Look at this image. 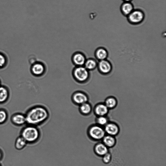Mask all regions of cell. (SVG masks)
I'll use <instances>...</instances> for the list:
<instances>
[{"mask_svg": "<svg viewBox=\"0 0 166 166\" xmlns=\"http://www.w3.org/2000/svg\"><path fill=\"white\" fill-rule=\"evenodd\" d=\"M25 116L26 123L29 125L36 126L47 120L49 117V113L44 107L37 106L29 110Z\"/></svg>", "mask_w": 166, "mask_h": 166, "instance_id": "6da1fadb", "label": "cell"}, {"mask_svg": "<svg viewBox=\"0 0 166 166\" xmlns=\"http://www.w3.org/2000/svg\"><path fill=\"white\" fill-rule=\"evenodd\" d=\"M40 136V131L36 126L29 125L24 127L21 132V136L28 143L37 142Z\"/></svg>", "mask_w": 166, "mask_h": 166, "instance_id": "7a4b0ae2", "label": "cell"}, {"mask_svg": "<svg viewBox=\"0 0 166 166\" xmlns=\"http://www.w3.org/2000/svg\"><path fill=\"white\" fill-rule=\"evenodd\" d=\"M73 73L75 79L80 83L87 81L90 76L89 71L84 66H77L74 69Z\"/></svg>", "mask_w": 166, "mask_h": 166, "instance_id": "3957f363", "label": "cell"}, {"mask_svg": "<svg viewBox=\"0 0 166 166\" xmlns=\"http://www.w3.org/2000/svg\"><path fill=\"white\" fill-rule=\"evenodd\" d=\"M89 136L93 140L99 141L105 136L106 133L101 127L98 125L91 126L88 129Z\"/></svg>", "mask_w": 166, "mask_h": 166, "instance_id": "277c9868", "label": "cell"}, {"mask_svg": "<svg viewBox=\"0 0 166 166\" xmlns=\"http://www.w3.org/2000/svg\"><path fill=\"white\" fill-rule=\"evenodd\" d=\"M72 100L75 104L80 106L82 104L88 102V98L85 93L78 91L75 92L73 94Z\"/></svg>", "mask_w": 166, "mask_h": 166, "instance_id": "5b68a950", "label": "cell"}, {"mask_svg": "<svg viewBox=\"0 0 166 166\" xmlns=\"http://www.w3.org/2000/svg\"><path fill=\"white\" fill-rule=\"evenodd\" d=\"M45 68L43 64L37 63L33 65L31 68V72L33 74L36 76H40L44 74Z\"/></svg>", "mask_w": 166, "mask_h": 166, "instance_id": "8992f818", "label": "cell"}, {"mask_svg": "<svg viewBox=\"0 0 166 166\" xmlns=\"http://www.w3.org/2000/svg\"><path fill=\"white\" fill-rule=\"evenodd\" d=\"M144 18L143 13L139 11H135L131 13L129 16V19L130 22L138 23L142 22Z\"/></svg>", "mask_w": 166, "mask_h": 166, "instance_id": "52a82bcc", "label": "cell"}, {"mask_svg": "<svg viewBox=\"0 0 166 166\" xmlns=\"http://www.w3.org/2000/svg\"><path fill=\"white\" fill-rule=\"evenodd\" d=\"M94 151L97 155L100 156H103L108 153V148L103 143H98L95 146Z\"/></svg>", "mask_w": 166, "mask_h": 166, "instance_id": "ba28073f", "label": "cell"}, {"mask_svg": "<svg viewBox=\"0 0 166 166\" xmlns=\"http://www.w3.org/2000/svg\"><path fill=\"white\" fill-rule=\"evenodd\" d=\"M104 131L108 135L114 136L118 134L119 128L116 125L113 123H109L106 125Z\"/></svg>", "mask_w": 166, "mask_h": 166, "instance_id": "9c48e42d", "label": "cell"}, {"mask_svg": "<svg viewBox=\"0 0 166 166\" xmlns=\"http://www.w3.org/2000/svg\"><path fill=\"white\" fill-rule=\"evenodd\" d=\"M73 60L77 66H84L86 60L84 55L82 53H75L73 56Z\"/></svg>", "mask_w": 166, "mask_h": 166, "instance_id": "30bf717a", "label": "cell"}, {"mask_svg": "<svg viewBox=\"0 0 166 166\" xmlns=\"http://www.w3.org/2000/svg\"><path fill=\"white\" fill-rule=\"evenodd\" d=\"M13 123L17 125H22L26 123L25 116L21 113H17L13 116L12 118Z\"/></svg>", "mask_w": 166, "mask_h": 166, "instance_id": "8fae6325", "label": "cell"}, {"mask_svg": "<svg viewBox=\"0 0 166 166\" xmlns=\"http://www.w3.org/2000/svg\"><path fill=\"white\" fill-rule=\"evenodd\" d=\"M102 140L103 143L108 148L114 146L116 143L114 137L108 135L105 136Z\"/></svg>", "mask_w": 166, "mask_h": 166, "instance_id": "7c38bea8", "label": "cell"}, {"mask_svg": "<svg viewBox=\"0 0 166 166\" xmlns=\"http://www.w3.org/2000/svg\"><path fill=\"white\" fill-rule=\"evenodd\" d=\"M100 71L102 73H109L111 69V66L108 61L102 60L99 62L98 65Z\"/></svg>", "mask_w": 166, "mask_h": 166, "instance_id": "4fadbf2b", "label": "cell"}, {"mask_svg": "<svg viewBox=\"0 0 166 166\" xmlns=\"http://www.w3.org/2000/svg\"><path fill=\"white\" fill-rule=\"evenodd\" d=\"M108 108L106 105L99 104L96 106L94 112L96 114L99 116H103L107 114Z\"/></svg>", "mask_w": 166, "mask_h": 166, "instance_id": "5bb4252c", "label": "cell"}, {"mask_svg": "<svg viewBox=\"0 0 166 166\" xmlns=\"http://www.w3.org/2000/svg\"><path fill=\"white\" fill-rule=\"evenodd\" d=\"M79 110L81 113L83 115H88L92 111V106L89 103L87 102L80 105Z\"/></svg>", "mask_w": 166, "mask_h": 166, "instance_id": "9a60e30c", "label": "cell"}, {"mask_svg": "<svg viewBox=\"0 0 166 166\" xmlns=\"http://www.w3.org/2000/svg\"><path fill=\"white\" fill-rule=\"evenodd\" d=\"M28 143L25 140V139L20 136L17 138L15 142V147L17 150H20L27 145Z\"/></svg>", "mask_w": 166, "mask_h": 166, "instance_id": "2e32d148", "label": "cell"}, {"mask_svg": "<svg viewBox=\"0 0 166 166\" xmlns=\"http://www.w3.org/2000/svg\"><path fill=\"white\" fill-rule=\"evenodd\" d=\"M8 92L5 87L0 86V103L6 101L8 97Z\"/></svg>", "mask_w": 166, "mask_h": 166, "instance_id": "e0dca14e", "label": "cell"}, {"mask_svg": "<svg viewBox=\"0 0 166 166\" xmlns=\"http://www.w3.org/2000/svg\"><path fill=\"white\" fill-rule=\"evenodd\" d=\"M84 66L88 71L92 70L95 68L97 66V64L94 60L89 59L86 61Z\"/></svg>", "mask_w": 166, "mask_h": 166, "instance_id": "ac0fdd59", "label": "cell"}, {"mask_svg": "<svg viewBox=\"0 0 166 166\" xmlns=\"http://www.w3.org/2000/svg\"><path fill=\"white\" fill-rule=\"evenodd\" d=\"M96 55L97 58L101 60L105 59L108 56L107 51L103 49L100 48L96 51Z\"/></svg>", "mask_w": 166, "mask_h": 166, "instance_id": "d6986e66", "label": "cell"}, {"mask_svg": "<svg viewBox=\"0 0 166 166\" xmlns=\"http://www.w3.org/2000/svg\"><path fill=\"white\" fill-rule=\"evenodd\" d=\"M121 9L122 12L124 14L128 15L132 12L133 8L132 4L129 3H127L122 5Z\"/></svg>", "mask_w": 166, "mask_h": 166, "instance_id": "ffe728a7", "label": "cell"}, {"mask_svg": "<svg viewBox=\"0 0 166 166\" xmlns=\"http://www.w3.org/2000/svg\"><path fill=\"white\" fill-rule=\"evenodd\" d=\"M116 104L117 101L115 99L113 98H110L106 100L105 105L108 108H114Z\"/></svg>", "mask_w": 166, "mask_h": 166, "instance_id": "44dd1931", "label": "cell"}, {"mask_svg": "<svg viewBox=\"0 0 166 166\" xmlns=\"http://www.w3.org/2000/svg\"><path fill=\"white\" fill-rule=\"evenodd\" d=\"M7 118L6 112L3 110H0V124H2L6 121Z\"/></svg>", "mask_w": 166, "mask_h": 166, "instance_id": "7402d4cb", "label": "cell"}, {"mask_svg": "<svg viewBox=\"0 0 166 166\" xmlns=\"http://www.w3.org/2000/svg\"><path fill=\"white\" fill-rule=\"evenodd\" d=\"M97 122L99 125L103 126L107 124L108 122V120L106 118L103 116H99L97 118Z\"/></svg>", "mask_w": 166, "mask_h": 166, "instance_id": "603a6c76", "label": "cell"}, {"mask_svg": "<svg viewBox=\"0 0 166 166\" xmlns=\"http://www.w3.org/2000/svg\"><path fill=\"white\" fill-rule=\"evenodd\" d=\"M103 157V161L104 163L108 164L111 161L112 159L111 155L109 152L104 155Z\"/></svg>", "mask_w": 166, "mask_h": 166, "instance_id": "cb8c5ba5", "label": "cell"}, {"mask_svg": "<svg viewBox=\"0 0 166 166\" xmlns=\"http://www.w3.org/2000/svg\"><path fill=\"white\" fill-rule=\"evenodd\" d=\"M6 60L4 56L1 54H0V68L3 67L5 64Z\"/></svg>", "mask_w": 166, "mask_h": 166, "instance_id": "d4e9b609", "label": "cell"}, {"mask_svg": "<svg viewBox=\"0 0 166 166\" xmlns=\"http://www.w3.org/2000/svg\"><path fill=\"white\" fill-rule=\"evenodd\" d=\"M3 154L2 151L0 149V160H1L3 158Z\"/></svg>", "mask_w": 166, "mask_h": 166, "instance_id": "484cf974", "label": "cell"}, {"mask_svg": "<svg viewBox=\"0 0 166 166\" xmlns=\"http://www.w3.org/2000/svg\"><path fill=\"white\" fill-rule=\"evenodd\" d=\"M126 2H129L130 1V0H124Z\"/></svg>", "mask_w": 166, "mask_h": 166, "instance_id": "4316f807", "label": "cell"}, {"mask_svg": "<svg viewBox=\"0 0 166 166\" xmlns=\"http://www.w3.org/2000/svg\"><path fill=\"white\" fill-rule=\"evenodd\" d=\"M0 166H2V165H1V163H0Z\"/></svg>", "mask_w": 166, "mask_h": 166, "instance_id": "83f0119b", "label": "cell"}, {"mask_svg": "<svg viewBox=\"0 0 166 166\" xmlns=\"http://www.w3.org/2000/svg\"><path fill=\"white\" fill-rule=\"evenodd\" d=\"M0 85H1V82H0Z\"/></svg>", "mask_w": 166, "mask_h": 166, "instance_id": "f1b7e54d", "label": "cell"}]
</instances>
